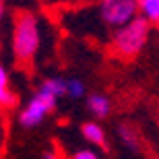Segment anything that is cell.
Segmentation results:
<instances>
[{
  "label": "cell",
  "mask_w": 159,
  "mask_h": 159,
  "mask_svg": "<svg viewBox=\"0 0 159 159\" xmlns=\"http://www.w3.org/2000/svg\"><path fill=\"white\" fill-rule=\"evenodd\" d=\"M39 23L37 17L27 11L15 15L12 25V54L19 64H31L39 50Z\"/></svg>",
  "instance_id": "obj_1"
},
{
  "label": "cell",
  "mask_w": 159,
  "mask_h": 159,
  "mask_svg": "<svg viewBox=\"0 0 159 159\" xmlns=\"http://www.w3.org/2000/svg\"><path fill=\"white\" fill-rule=\"evenodd\" d=\"M149 31H151V23L143 17H136L130 23L118 27L112 35L114 52L118 54V56H122V58H134V56H139L149 39Z\"/></svg>",
  "instance_id": "obj_2"
},
{
  "label": "cell",
  "mask_w": 159,
  "mask_h": 159,
  "mask_svg": "<svg viewBox=\"0 0 159 159\" xmlns=\"http://www.w3.org/2000/svg\"><path fill=\"white\" fill-rule=\"evenodd\" d=\"M56 97L43 87L37 89V93L27 101V106L23 107V112L19 114V124L23 128H35L37 124L46 120V116L56 107Z\"/></svg>",
  "instance_id": "obj_3"
},
{
  "label": "cell",
  "mask_w": 159,
  "mask_h": 159,
  "mask_svg": "<svg viewBox=\"0 0 159 159\" xmlns=\"http://www.w3.org/2000/svg\"><path fill=\"white\" fill-rule=\"evenodd\" d=\"M99 15L106 25L118 29L139 17V0H101Z\"/></svg>",
  "instance_id": "obj_4"
},
{
  "label": "cell",
  "mask_w": 159,
  "mask_h": 159,
  "mask_svg": "<svg viewBox=\"0 0 159 159\" xmlns=\"http://www.w3.org/2000/svg\"><path fill=\"white\" fill-rule=\"evenodd\" d=\"M87 107L95 118H107L112 112V101L103 93H91L87 97Z\"/></svg>",
  "instance_id": "obj_5"
},
{
  "label": "cell",
  "mask_w": 159,
  "mask_h": 159,
  "mask_svg": "<svg viewBox=\"0 0 159 159\" xmlns=\"http://www.w3.org/2000/svg\"><path fill=\"white\" fill-rule=\"evenodd\" d=\"M81 132L83 136L87 139L89 143H93V145H97V147H107V141H106V130L101 128L97 122H85L81 126Z\"/></svg>",
  "instance_id": "obj_6"
},
{
  "label": "cell",
  "mask_w": 159,
  "mask_h": 159,
  "mask_svg": "<svg viewBox=\"0 0 159 159\" xmlns=\"http://www.w3.org/2000/svg\"><path fill=\"white\" fill-rule=\"evenodd\" d=\"M15 93L11 91V85H8V72L2 64H0V107H11L15 106Z\"/></svg>",
  "instance_id": "obj_7"
},
{
  "label": "cell",
  "mask_w": 159,
  "mask_h": 159,
  "mask_svg": "<svg viewBox=\"0 0 159 159\" xmlns=\"http://www.w3.org/2000/svg\"><path fill=\"white\" fill-rule=\"evenodd\" d=\"M118 136L120 141H122L124 147H128L130 151H136L139 149V134H136L134 126H130V124H120L118 126Z\"/></svg>",
  "instance_id": "obj_8"
},
{
  "label": "cell",
  "mask_w": 159,
  "mask_h": 159,
  "mask_svg": "<svg viewBox=\"0 0 159 159\" xmlns=\"http://www.w3.org/2000/svg\"><path fill=\"white\" fill-rule=\"evenodd\" d=\"M139 12L149 23H159V0H139Z\"/></svg>",
  "instance_id": "obj_9"
},
{
  "label": "cell",
  "mask_w": 159,
  "mask_h": 159,
  "mask_svg": "<svg viewBox=\"0 0 159 159\" xmlns=\"http://www.w3.org/2000/svg\"><path fill=\"white\" fill-rule=\"evenodd\" d=\"M39 87H43L46 91H50L56 99H60V97H64V95H66V79L50 77V79H46V81L41 83Z\"/></svg>",
  "instance_id": "obj_10"
},
{
  "label": "cell",
  "mask_w": 159,
  "mask_h": 159,
  "mask_svg": "<svg viewBox=\"0 0 159 159\" xmlns=\"http://www.w3.org/2000/svg\"><path fill=\"white\" fill-rule=\"evenodd\" d=\"M66 95L72 99L85 97V83L81 79H66Z\"/></svg>",
  "instance_id": "obj_11"
},
{
  "label": "cell",
  "mask_w": 159,
  "mask_h": 159,
  "mask_svg": "<svg viewBox=\"0 0 159 159\" xmlns=\"http://www.w3.org/2000/svg\"><path fill=\"white\" fill-rule=\"evenodd\" d=\"M72 159H99V157L93 151H89V149H81V151H77V153L72 155Z\"/></svg>",
  "instance_id": "obj_12"
},
{
  "label": "cell",
  "mask_w": 159,
  "mask_h": 159,
  "mask_svg": "<svg viewBox=\"0 0 159 159\" xmlns=\"http://www.w3.org/2000/svg\"><path fill=\"white\" fill-rule=\"evenodd\" d=\"M41 159H62V157H60V153L56 151V149H50V151L43 153V157H41Z\"/></svg>",
  "instance_id": "obj_13"
},
{
  "label": "cell",
  "mask_w": 159,
  "mask_h": 159,
  "mask_svg": "<svg viewBox=\"0 0 159 159\" xmlns=\"http://www.w3.org/2000/svg\"><path fill=\"white\" fill-rule=\"evenodd\" d=\"M4 8H6V2L0 0V21H2V17H4Z\"/></svg>",
  "instance_id": "obj_14"
},
{
  "label": "cell",
  "mask_w": 159,
  "mask_h": 159,
  "mask_svg": "<svg viewBox=\"0 0 159 159\" xmlns=\"http://www.w3.org/2000/svg\"><path fill=\"white\" fill-rule=\"evenodd\" d=\"M157 25H159V23H157Z\"/></svg>",
  "instance_id": "obj_15"
}]
</instances>
